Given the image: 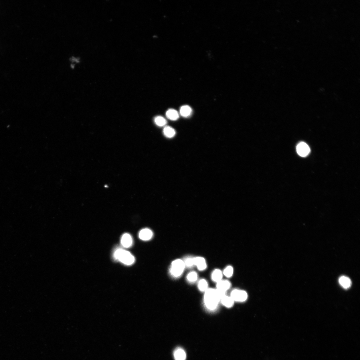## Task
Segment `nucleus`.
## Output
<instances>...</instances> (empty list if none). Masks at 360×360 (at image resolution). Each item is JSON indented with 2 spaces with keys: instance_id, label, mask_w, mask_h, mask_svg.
<instances>
[{
  "instance_id": "f257e3e1",
  "label": "nucleus",
  "mask_w": 360,
  "mask_h": 360,
  "mask_svg": "<svg viewBox=\"0 0 360 360\" xmlns=\"http://www.w3.org/2000/svg\"><path fill=\"white\" fill-rule=\"evenodd\" d=\"M225 296V292L218 290L207 289L205 291L204 301L205 306L210 310L216 309L219 301Z\"/></svg>"
},
{
  "instance_id": "f03ea898",
  "label": "nucleus",
  "mask_w": 360,
  "mask_h": 360,
  "mask_svg": "<svg viewBox=\"0 0 360 360\" xmlns=\"http://www.w3.org/2000/svg\"><path fill=\"white\" fill-rule=\"evenodd\" d=\"M114 256L115 260L127 265H130L135 261L134 257L132 255L130 252L122 249H118L115 251Z\"/></svg>"
},
{
  "instance_id": "7ed1b4c3",
  "label": "nucleus",
  "mask_w": 360,
  "mask_h": 360,
  "mask_svg": "<svg viewBox=\"0 0 360 360\" xmlns=\"http://www.w3.org/2000/svg\"><path fill=\"white\" fill-rule=\"evenodd\" d=\"M185 266V263L181 260L174 261L172 263L170 270L171 274L175 277L180 276L183 273Z\"/></svg>"
},
{
  "instance_id": "20e7f679",
  "label": "nucleus",
  "mask_w": 360,
  "mask_h": 360,
  "mask_svg": "<svg viewBox=\"0 0 360 360\" xmlns=\"http://www.w3.org/2000/svg\"><path fill=\"white\" fill-rule=\"evenodd\" d=\"M231 298L234 301H244L247 298L248 295L246 292L242 290H234L231 293Z\"/></svg>"
},
{
  "instance_id": "39448f33",
  "label": "nucleus",
  "mask_w": 360,
  "mask_h": 360,
  "mask_svg": "<svg viewBox=\"0 0 360 360\" xmlns=\"http://www.w3.org/2000/svg\"><path fill=\"white\" fill-rule=\"evenodd\" d=\"M297 153L301 157H305L310 152V149L308 145L304 142H301L297 145Z\"/></svg>"
},
{
  "instance_id": "423d86ee",
  "label": "nucleus",
  "mask_w": 360,
  "mask_h": 360,
  "mask_svg": "<svg viewBox=\"0 0 360 360\" xmlns=\"http://www.w3.org/2000/svg\"><path fill=\"white\" fill-rule=\"evenodd\" d=\"M121 242L125 248H129L132 245L133 241L131 236L128 234H125L121 238Z\"/></svg>"
},
{
  "instance_id": "0eeeda50",
  "label": "nucleus",
  "mask_w": 360,
  "mask_h": 360,
  "mask_svg": "<svg viewBox=\"0 0 360 360\" xmlns=\"http://www.w3.org/2000/svg\"><path fill=\"white\" fill-rule=\"evenodd\" d=\"M139 238L143 240H148L151 239L153 236V233L150 230L145 228L141 230L139 232Z\"/></svg>"
},
{
  "instance_id": "6e6552de",
  "label": "nucleus",
  "mask_w": 360,
  "mask_h": 360,
  "mask_svg": "<svg viewBox=\"0 0 360 360\" xmlns=\"http://www.w3.org/2000/svg\"><path fill=\"white\" fill-rule=\"evenodd\" d=\"M174 357L175 360H185L186 354L185 351L181 347H178L174 352Z\"/></svg>"
},
{
  "instance_id": "1a4fd4ad",
  "label": "nucleus",
  "mask_w": 360,
  "mask_h": 360,
  "mask_svg": "<svg viewBox=\"0 0 360 360\" xmlns=\"http://www.w3.org/2000/svg\"><path fill=\"white\" fill-rule=\"evenodd\" d=\"M194 264L197 267L198 269L200 270H205L207 268L205 260L203 258L197 257L194 258Z\"/></svg>"
},
{
  "instance_id": "9d476101",
  "label": "nucleus",
  "mask_w": 360,
  "mask_h": 360,
  "mask_svg": "<svg viewBox=\"0 0 360 360\" xmlns=\"http://www.w3.org/2000/svg\"><path fill=\"white\" fill-rule=\"evenodd\" d=\"M230 283L227 280H220L217 282V290L224 292L230 288Z\"/></svg>"
},
{
  "instance_id": "9b49d317",
  "label": "nucleus",
  "mask_w": 360,
  "mask_h": 360,
  "mask_svg": "<svg viewBox=\"0 0 360 360\" xmlns=\"http://www.w3.org/2000/svg\"><path fill=\"white\" fill-rule=\"evenodd\" d=\"M339 282L340 284L345 289L349 288L351 285L350 279L345 276H341L339 278Z\"/></svg>"
},
{
  "instance_id": "f8f14e48",
  "label": "nucleus",
  "mask_w": 360,
  "mask_h": 360,
  "mask_svg": "<svg viewBox=\"0 0 360 360\" xmlns=\"http://www.w3.org/2000/svg\"><path fill=\"white\" fill-rule=\"evenodd\" d=\"M180 114L184 117H187L191 115L192 109L189 106L185 105L182 106L180 110Z\"/></svg>"
},
{
  "instance_id": "ddd939ff",
  "label": "nucleus",
  "mask_w": 360,
  "mask_h": 360,
  "mask_svg": "<svg viewBox=\"0 0 360 360\" xmlns=\"http://www.w3.org/2000/svg\"><path fill=\"white\" fill-rule=\"evenodd\" d=\"M166 116L169 120H175L179 118V114L176 110L170 109L166 112Z\"/></svg>"
},
{
  "instance_id": "4468645a",
  "label": "nucleus",
  "mask_w": 360,
  "mask_h": 360,
  "mask_svg": "<svg viewBox=\"0 0 360 360\" xmlns=\"http://www.w3.org/2000/svg\"><path fill=\"white\" fill-rule=\"evenodd\" d=\"M163 133L165 136L169 138H172L175 134V131L171 127L167 126L163 129Z\"/></svg>"
},
{
  "instance_id": "2eb2a0df",
  "label": "nucleus",
  "mask_w": 360,
  "mask_h": 360,
  "mask_svg": "<svg viewBox=\"0 0 360 360\" xmlns=\"http://www.w3.org/2000/svg\"><path fill=\"white\" fill-rule=\"evenodd\" d=\"M221 300L222 304L226 307H231L234 304V300L231 297L225 296L221 299Z\"/></svg>"
},
{
  "instance_id": "dca6fc26",
  "label": "nucleus",
  "mask_w": 360,
  "mask_h": 360,
  "mask_svg": "<svg viewBox=\"0 0 360 360\" xmlns=\"http://www.w3.org/2000/svg\"><path fill=\"white\" fill-rule=\"evenodd\" d=\"M222 274L221 271L219 270H215L214 271L212 274V278L214 282H218L221 280Z\"/></svg>"
},
{
  "instance_id": "f3484780",
  "label": "nucleus",
  "mask_w": 360,
  "mask_h": 360,
  "mask_svg": "<svg viewBox=\"0 0 360 360\" xmlns=\"http://www.w3.org/2000/svg\"><path fill=\"white\" fill-rule=\"evenodd\" d=\"M155 122L158 126H163L167 124V121L163 117L161 116H158L155 118Z\"/></svg>"
},
{
  "instance_id": "a211bd4d",
  "label": "nucleus",
  "mask_w": 360,
  "mask_h": 360,
  "mask_svg": "<svg viewBox=\"0 0 360 360\" xmlns=\"http://www.w3.org/2000/svg\"><path fill=\"white\" fill-rule=\"evenodd\" d=\"M198 287H199V290L201 291H205L207 289L208 284L207 283L205 280L202 279L199 281V284H198Z\"/></svg>"
},
{
  "instance_id": "6ab92c4d",
  "label": "nucleus",
  "mask_w": 360,
  "mask_h": 360,
  "mask_svg": "<svg viewBox=\"0 0 360 360\" xmlns=\"http://www.w3.org/2000/svg\"><path fill=\"white\" fill-rule=\"evenodd\" d=\"M197 274L195 272H190L187 276L188 280L191 282H195L197 280Z\"/></svg>"
},
{
  "instance_id": "aec40b11",
  "label": "nucleus",
  "mask_w": 360,
  "mask_h": 360,
  "mask_svg": "<svg viewBox=\"0 0 360 360\" xmlns=\"http://www.w3.org/2000/svg\"><path fill=\"white\" fill-rule=\"evenodd\" d=\"M233 273V268L231 266H228L224 270L223 274L225 276L228 278L231 277Z\"/></svg>"
},
{
  "instance_id": "412c9836",
  "label": "nucleus",
  "mask_w": 360,
  "mask_h": 360,
  "mask_svg": "<svg viewBox=\"0 0 360 360\" xmlns=\"http://www.w3.org/2000/svg\"><path fill=\"white\" fill-rule=\"evenodd\" d=\"M185 265L188 267H191L194 264V258H188L186 259L184 262Z\"/></svg>"
}]
</instances>
